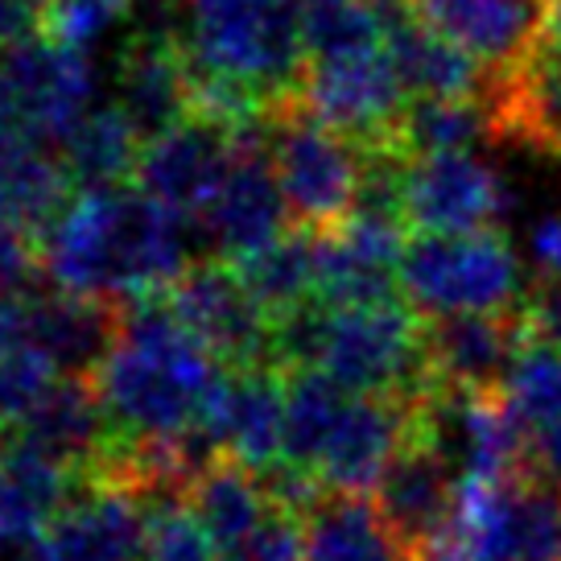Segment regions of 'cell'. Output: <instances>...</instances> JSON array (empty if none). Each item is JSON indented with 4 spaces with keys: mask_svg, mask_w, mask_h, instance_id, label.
Wrapping results in <instances>:
<instances>
[{
    "mask_svg": "<svg viewBox=\"0 0 561 561\" xmlns=\"http://www.w3.org/2000/svg\"><path fill=\"white\" fill-rule=\"evenodd\" d=\"M186 224L137 186H83L37 236V268L79 298H161L191 268Z\"/></svg>",
    "mask_w": 561,
    "mask_h": 561,
    "instance_id": "obj_1",
    "label": "cell"
},
{
    "mask_svg": "<svg viewBox=\"0 0 561 561\" xmlns=\"http://www.w3.org/2000/svg\"><path fill=\"white\" fill-rule=\"evenodd\" d=\"M224 371L161 294L121 306L116 347L91 380L121 438H174L198 425Z\"/></svg>",
    "mask_w": 561,
    "mask_h": 561,
    "instance_id": "obj_2",
    "label": "cell"
},
{
    "mask_svg": "<svg viewBox=\"0 0 561 561\" xmlns=\"http://www.w3.org/2000/svg\"><path fill=\"white\" fill-rule=\"evenodd\" d=\"M273 364L280 371L322 368L347 392L417 401L430 388L425 318L404 298L347 310L310 301L298 314L273 322Z\"/></svg>",
    "mask_w": 561,
    "mask_h": 561,
    "instance_id": "obj_3",
    "label": "cell"
},
{
    "mask_svg": "<svg viewBox=\"0 0 561 561\" xmlns=\"http://www.w3.org/2000/svg\"><path fill=\"white\" fill-rule=\"evenodd\" d=\"M178 42L191 75L240 83L268 112L301 88V0H191Z\"/></svg>",
    "mask_w": 561,
    "mask_h": 561,
    "instance_id": "obj_4",
    "label": "cell"
},
{
    "mask_svg": "<svg viewBox=\"0 0 561 561\" xmlns=\"http://www.w3.org/2000/svg\"><path fill=\"white\" fill-rule=\"evenodd\" d=\"M401 298L421 318L520 310L525 277L500 228L471 236H417L401 261Z\"/></svg>",
    "mask_w": 561,
    "mask_h": 561,
    "instance_id": "obj_5",
    "label": "cell"
},
{
    "mask_svg": "<svg viewBox=\"0 0 561 561\" xmlns=\"http://www.w3.org/2000/svg\"><path fill=\"white\" fill-rule=\"evenodd\" d=\"M264 133L294 224L306 231L339 228L359 203L368 153L310 116L298 104V95L268 112Z\"/></svg>",
    "mask_w": 561,
    "mask_h": 561,
    "instance_id": "obj_6",
    "label": "cell"
},
{
    "mask_svg": "<svg viewBox=\"0 0 561 561\" xmlns=\"http://www.w3.org/2000/svg\"><path fill=\"white\" fill-rule=\"evenodd\" d=\"M409 100L413 95L404 91L388 46L339 54V58H310L301 70L298 104L327 128L355 140L359 149H401L397 133Z\"/></svg>",
    "mask_w": 561,
    "mask_h": 561,
    "instance_id": "obj_7",
    "label": "cell"
},
{
    "mask_svg": "<svg viewBox=\"0 0 561 561\" xmlns=\"http://www.w3.org/2000/svg\"><path fill=\"white\" fill-rule=\"evenodd\" d=\"M417 430L458 479H520L528 455L504 392H462L430 385L417 397Z\"/></svg>",
    "mask_w": 561,
    "mask_h": 561,
    "instance_id": "obj_8",
    "label": "cell"
},
{
    "mask_svg": "<svg viewBox=\"0 0 561 561\" xmlns=\"http://www.w3.org/2000/svg\"><path fill=\"white\" fill-rule=\"evenodd\" d=\"M289 224L294 215L280 191L268 133L264 124H256L240 137L228 178L210 198V207L203 210L198 231H203V244L215 252V261L240 264L268 244H277L280 236H289Z\"/></svg>",
    "mask_w": 561,
    "mask_h": 561,
    "instance_id": "obj_9",
    "label": "cell"
},
{
    "mask_svg": "<svg viewBox=\"0 0 561 561\" xmlns=\"http://www.w3.org/2000/svg\"><path fill=\"white\" fill-rule=\"evenodd\" d=\"M508 207V182L471 149L413 158L404 170V219L417 236L491 231L500 228Z\"/></svg>",
    "mask_w": 561,
    "mask_h": 561,
    "instance_id": "obj_10",
    "label": "cell"
},
{
    "mask_svg": "<svg viewBox=\"0 0 561 561\" xmlns=\"http://www.w3.org/2000/svg\"><path fill=\"white\" fill-rule=\"evenodd\" d=\"M165 301L186 322V331L215 351L219 364H231V368L273 364V318L248 294L236 264L194 261L170 285Z\"/></svg>",
    "mask_w": 561,
    "mask_h": 561,
    "instance_id": "obj_11",
    "label": "cell"
},
{
    "mask_svg": "<svg viewBox=\"0 0 561 561\" xmlns=\"http://www.w3.org/2000/svg\"><path fill=\"white\" fill-rule=\"evenodd\" d=\"M4 75L25 116V133L34 145L62 149V140L95 112L100 75L91 58L75 46L54 42L50 34H34L0 54Z\"/></svg>",
    "mask_w": 561,
    "mask_h": 561,
    "instance_id": "obj_12",
    "label": "cell"
},
{
    "mask_svg": "<svg viewBox=\"0 0 561 561\" xmlns=\"http://www.w3.org/2000/svg\"><path fill=\"white\" fill-rule=\"evenodd\" d=\"M244 133H231L207 116H186L140 145L137 191L153 203L178 210L182 219H203L210 198L219 194Z\"/></svg>",
    "mask_w": 561,
    "mask_h": 561,
    "instance_id": "obj_13",
    "label": "cell"
},
{
    "mask_svg": "<svg viewBox=\"0 0 561 561\" xmlns=\"http://www.w3.org/2000/svg\"><path fill=\"white\" fill-rule=\"evenodd\" d=\"M198 425L240 467L264 474L285 458V376L273 364L228 368L203 404Z\"/></svg>",
    "mask_w": 561,
    "mask_h": 561,
    "instance_id": "obj_14",
    "label": "cell"
},
{
    "mask_svg": "<svg viewBox=\"0 0 561 561\" xmlns=\"http://www.w3.org/2000/svg\"><path fill=\"white\" fill-rule=\"evenodd\" d=\"M417 425L413 397H385V392H355L339 430L327 442L318 462V479L327 491L343 495H371L385 479L388 462L401 455Z\"/></svg>",
    "mask_w": 561,
    "mask_h": 561,
    "instance_id": "obj_15",
    "label": "cell"
},
{
    "mask_svg": "<svg viewBox=\"0 0 561 561\" xmlns=\"http://www.w3.org/2000/svg\"><path fill=\"white\" fill-rule=\"evenodd\" d=\"M525 343L528 322L520 310L425 318L430 385L462 388V392H500Z\"/></svg>",
    "mask_w": 561,
    "mask_h": 561,
    "instance_id": "obj_16",
    "label": "cell"
},
{
    "mask_svg": "<svg viewBox=\"0 0 561 561\" xmlns=\"http://www.w3.org/2000/svg\"><path fill=\"white\" fill-rule=\"evenodd\" d=\"M149 512L133 488L83 479L42 537L50 561H140Z\"/></svg>",
    "mask_w": 561,
    "mask_h": 561,
    "instance_id": "obj_17",
    "label": "cell"
},
{
    "mask_svg": "<svg viewBox=\"0 0 561 561\" xmlns=\"http://www.w3.org/2000/svg\"><path fill=\"white\" fill-rule=\"evenodd\" d=\"M479 95L491 116V140L516 145L541 161H561V54L537 42L512 70H488Z\"/></svg>",
    "mask_w": 561,
    "mask_h": 561,
    "instance_id": "obj_18",
    "label": "cell"
},
{
    "mask_svg": "<svg viewBox=\"0 0 561 561\" xmlns=\"http://www.w3.org/2000/svg\"><path fill=\"white\" fill-rule=\"evenodd\" d=\"M112 104L121 107L140 137H158L165 128L194 116L191 67L182 42L170 30H145L121 50Z\"/></svg>",
    "mask_w": 561,
    "mask_h": 561,
    "instance_id": "obj_19",
    "label": "cell"
},
{
    "mask_svg": "<svg viewBox=\"0 0 561 561\" xmlns=\"http://www.w3.org/2000/svg\"><path fill=\"white\" fill-rule=\"evenodd\" d=\"M458 495V474L446 458L421 438L413 430V438L404 442V450L388 462L385 479L376 488V508L388 533L401 541L409 561H417V553L434 541L446 525V516L455 508Z\"/></svg>",
    "mask_w": 561,
    "mask_h": 561,
    "instance_id": "obj_20",
    "label": "cell"
},
{
    "mask_svg": "<svg viewBox=\"0 0 561 561\" xmlns=\"http://www.w3.org/2000/svg\"><path fill=\"white\" fill-rule=\"evenodd\" d=\"M409 9L483 70L500 75L533 54L545 0H409Z\"/></svg>",
    "mask_w": 561,
    "mask_h": 561,
    "instance_id": "obj_21",
    "label": "cell"
},
{
    "mask_svg": "<svg viewBox=\"0 0 561 561\" xmlns=\"http://www.w3.org/2000/svg\"><path fill=\"white\" fill-rule=\"evenodd\" d=\"M25 442H34L42 455L62 462L79 479H91L116 442V425L107 417L100 388L88 376H58V385L37 401V409L18 425Z\"/></svg>",
    "mask_w": 561,
    "mask_h": 561,
    "instance_id": "obj_22",
    "label": "cell"
},
{
    "mask_svg": "<svg viewBox=\"0 0 561 561\" xmlns=\"http://www.w3.org/2000/svg\"><path fill=\"white\" fill-rule=\"evenodd\" d=\"M500 392L520 425L528 474L561 483V343L528 334Z\"/></svg>",
    "mask_w": 561,
    "mask_h": 561,
    "instance_id": "obj_23",
    "label": "cell"
},
{
    "mask_svg": "<svg viewBox=\"0 0 561 561\" xmlns=\"http://www.w3.org/2000/svg\"><path fill=\"white\" fill-rule=\"evenodd\" d=\"M121 334V306L79 294H42L30 301V343L50 355L62 376H95Z\"/></svg>",
    "mask_w": 561,
    "mask_h": 561,
    "instance_id": "obj_24",
    "label": "cell"
},
{
    "mask_svg": "<svg viewBox=\"0 0 561 561\" xmlns=\"http://www.w3.org/2000/svg\"><path fill=\"white\" fill-rule=\"evenodd\" d=\"M306 561H409L371 495L327 491L306 512Z\"/></svg>",
    "mask_w": 561,
    "mask_h": 561,
    "instance_id": "obj_25",
    "label": "cell"
},
{
    "mask_svg": "<svg viewBox=\"0 0 561 561\" xmlns=\"http://www.w3.org/2000/svg\"><path fill=\"white\" fill-rule=\"evenodd\" d=\"M191 508L198 512V520L207 525L219 549H244V541L256 533L264 516H268V491H264L261 474L240 467L236 458L219 455L207 471L198 474L186 491Z\"/></svg>",
    "mask_w": 561,
    "mask_h": 561,
    "instance_id": "obj_26",
    "label": "cell"
},
{
    "mask_svg": "<svg viewBox=\"0 0 561 561\" xmlns=\"http://www.w3.org/2000/svg\"><path fill=\"white\" fill-rule=\"evenodd\" d=\"M351 392L322 368L285 371V462L318 474L327 442L347 413Z\"/></svg>",
    "mask_w": 561,
    "mask_h": 561,
    "instance_id": "obj_27",
    "label": "cell"
},
{
    "mask_svg": "<svg viewBox=\"0 0 561 561\" xmlns=\"http://www.w3.org/2000/svg\"><path fill=\"white\" fill-rule=\"evenodd\" d=\"M140 145L145 137L128 124V116L116 104H107L95 107L88 121L62 140L58 158L67 165L70 182H79V186H124V178L137 174Z\"/></svg>",
    "mask_w": 561,
    "mask_h": 561,
    "instance_id": "obj_28",
    "label": "cell"
},
{
    "mask_svg": "<svg viewBox=\"0 0 561 561\" xmlns=\"http://www.w3.org/2000/svg\"><path fill=\"white\" fill-rule=\"evenodd\" d=\"M236 273L273 322L298 314L314 301V231L298 228L280 236L277 244L236 264Z\"/></svg>",
    "mask_w": 561,
    "mask_h": 561,
    "instance_id": "obj_29",
    "label": "cell"
},
{
    "mask_svg": "<svg viewBox=\"0 0 561 561\" xmlns=\"http://www.w3.org/2000/svg\"><path fill=\"white\" fill-rule=\"evenodd\" d=\"M70 203V174L62 158H50L46 145H25L0 158V210L18 219L30 236L54 224V215Z\"/></svg>",
    "mask_w": 561,
    "mask_h": 561,
    "instance_id": "obj_30",
    "label": "cell"
},
{
    "mask_svg": "<svg viewBox=\"0 0 561 561\" xmlns=\"http://www.w3.org/2000/svg\"><path fill=\"white\" fill-rule=\"evenodd\" d=\"M479 140H491V116H488L483 95H458V100H409L401 133H397V145H401L409 158L474 149Z\"/></svg>",
    "mask_w": 561,
    "mask_h": 561,
    "instance_id": "obj_31",
    "label": "cell"
},
{
    "mask_svg": "<svg viewBox=\"0 0 561 561\" xmlns=\"http://www.w3.org/2000/svg\"><path fill=\"white\" fill-rule=\"evenodd\" d=\"M301 37H306V62L380 50L385 18L376 0H301Z\"/></svg>",
    "mask_w": 561,
    "mask_h": 561,
    "instance_id": "obj_32",
    "label": "cell"
},
{
    "mask_svg": "<svg viewBox=\"0 0 561 561\" xmlns=\"http://www.w3.org/2000/svg\"><path fill=\"white\" fill-rule=\"evenodd\" d=\"M512 561H561V483L541 474L512 483Z\"/></svg>",
    "mask_w": 561,
    "mask_h": 561,
    "instance_id": "obj_33",
    "label": "cell"
},
{
    "mask_svg": "<svg viewBox=\"0 0 561 561\" xmlns=\"http://www.w3.org/2000/svg\"><path fill=\"white\" fill-rule=\"evenodd\" d=\"M149 525H145V553L140 561H215V537L198 520L186 495H165L145 504Z\"/></svg>",
    "mask_w": 561,
    "mask_h": 561,
    "instance_id": "obj_34",
    "label": "cell"
},
{
    "mask_svg": "<svg viewBox=\"0 0 561 561\" xmlns=\"http://www.w3.org/2000/svg\"><path fill=\"white\" fill-rule=\"evenodd\" d=\"M137 0H42V34L91 54L121 30Z\"/></svg>",
    "mask_w": 561,
    "mask_h": 561,
    "instance_id": "obj_35",
    "label": "cell"
},
{
    "mask_svg": "<svg viewBox=\"0 0 561 561\" xmlns=\"http://www.w3.org/2000/svg\"><path fill=\"white\" fill-rule=\"evenodd\" d=\"M58 376L62 371L50 364V355L34 347L30 339L9 355H0V434L18 430L21 421L37 409V401L58 385Z\"/></svg>",
    "mask_w": 561,
    "mask_h": 561,
    "instance_id": "obj_36",
    "label": "cell"
},
{
    "mask_svg": "<svg viewBox=\"0 0 561 561\" xmlns=\"http://www.w3.org/2000/svg\"><path fill=\"white\" fill-rule=\"evenodd\" d=\"M240 558L248 561H306V516L268 508L256 533L244 541Z\"/></svg>",
    "mask_w": 561,
    "mask_h": 561,
    "instance_id": "obj_37",
    "label": "cell"
},
{
    "mask_svg": "<svg viewBox=\"0 0 561 561\" xmlns=\"http://www.w3.org/2000/svg\"><path fill=\"white\" fill-rule=\"evenodd\" d=\"M34 236L0 210V294H21L25 280L34 277Z\"/></svg>",
    "mask_w": 561,
    "mask_h": 561,
    "instance_id": "obj_38",
    "label": "cell"
},
{
    "mask_svg": "<svg viewBox=\"0 0 561 561\" xmlns=\"http://www.w3.org/2000/svg\"><path fill=\"white\" fill-rule=\"evenodd\" d=\"M520 314H525L533 339L561 343V277H541L537 273L528 280L525 298H520Z\"/></svg>",
    "mask_w": 561,
    "mask_h": 561,
    "instance_id": "obj_39",
    "label": "cell"
},
{
    "mask_svg": "<svg viewBox=\"0 0 561 561\" xmlns=\"http://www.w3.org/2000/svg\"><path fill=\"white\" fill-rule=\"evenodd\" d=\"M42 30V4L37 0H0V54Z\"/></svg>",
    "mask_w": 561,
    "mask_h": 561,
    "instance_id": "obj_40",
    "label": "cell"
},
{
    "mask_svg": "<svg viewBox=\"0 0 561 561\" xmlns=\"http://www.w3.org/2000/svg\"><path fill=\"white\" fill-rule=\"evenodd\" d=\"M25 145H34V140L25 133V116H21L13 83H9V75H4V58H0V158L18 153Z\"/></svg>",
    "mask_w": 561,
    "mask_h": 561,
    "instance_id": "obj_41",
    "label": "cell"
},
{
    "mask_svg": "<svg viewBox=\"0 0 561 561\" xmlns=\"http://www.w3.org/2000/svg\"><path fill=\"white\" fill-rule=\"evenodd\" d=\"M528 252L541 277H561V210L558 215H545L541 224L528 236Z\"/></svg>",
    "mask_w": 561,
    "mask_h": 561,
    "instance_id": "obj_42",
    "label": "cell"
},
{
    "mask_svg": "<svg viewBox=\"0 0 561 561\" xmlns=\"http://www.w3.org/2000/svg\"><path fill=\"white\" fill-rule=\"evenodd\" d=\"M30 339V301H18V294H0V355H9Z\"/></svg>",
    "mask_w": 561,
    "mask_h": 561,
    "instance_id": "obj_43",
    "label": "cell"
},
{
    "mask_svg": "<svg viewBox=\"0 0 561 561\" xmlns=\"http://www.w3.org/2000/svg\"><path fill=\"white\" fill-rule=\"evenodd\" d=\"M541 46H549L553 54H561V0H545L541 9Z\"/></svg>",
    "mask_w": 561,
    "mask_h": 561,
    "instance_id": "obj_44",
    "label": "cell"
},
{
    "mask_svg": "<svg viewBox=\"0 0 561 561\" xmlns=\"http://www.w3.org/2000/svg\"><path fill=\"white\" fill-rule=\"evenodd\" d=\"M21 561H50V553H46V549H42V541H37V545H30V549L21 553Z\"/></svg>",
    "mask_w": 561,
    "mask_h": 561,
    "instance_id": "obj_45",
    "label": "cell"
},
{
    "mask_svg": "<svg viewBox=\"0 0 561 561\" xmlns=\"http://www.w3.org/2000/svg\"><path fill=\"white\" fill-rule=\"evenodd\" d=\"M228 561H248V558H240V553H236V558H228Z\"/></svg>",
    "mask_w": 561,
    "mask_h": 561,
    "instance_id": "obj_46",
    "label": "cell"
}]
</instances>
